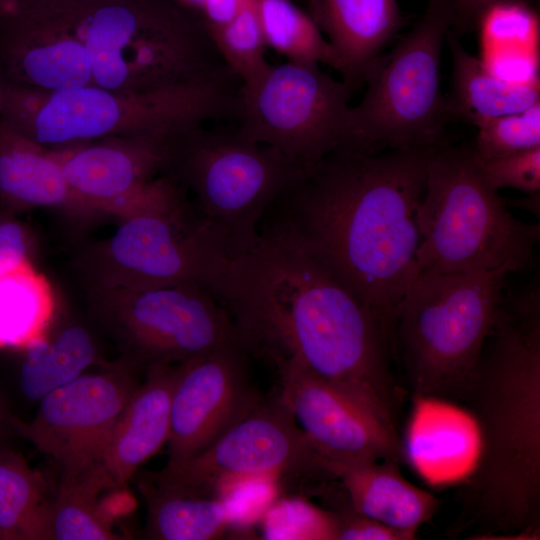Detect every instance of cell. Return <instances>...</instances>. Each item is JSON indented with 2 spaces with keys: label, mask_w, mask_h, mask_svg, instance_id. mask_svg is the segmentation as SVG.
<instances>
[{
  "label": "cell",
  "mask_w": 540,
  "mask_h": 540,
  "mask_svg": "<svg viewBox=\"0 0 540 540\" xmlns=\"http://www.w3.org/2000/svg\"><path fill=\"white\" fill-rule=\"evenodd\" d=\"M217 294L252 355L296 359L399 431L407 391L389 333L299 244L261 229L228 260Z\"/></svg>",
  "instance_id": "1"
},
{
  "label": "cell",
  "mask_w": 540,
  "mask_h": 540,
  "mask_svg": "<svg viewBox=\"0 0 540 540\" xmlns=\"http://www.w3.org/2000/svg\"><path fill=\"white\" fill-rule=\"evenodd\" d=\"M434 149H335L274 200L259 228L304 248L378 318L391 340L396 309L415 278L417 212Z\"/></svg>",
  "instance_id": "2"
},
{
  "label": "cell",
  "mask_w": 540,
  "mask_h": 540,
  "mask_svg": "<svg viewBox=\"0 0 540 540\" xmlns=\"http://www.w3.org/2000/svg\"><path fill=\"white\" fill-rule=\"evenodd\" d=\"M480 434L456 535L535 536L540 527V284L504 295L460 400Z\"/></svg>",
  "instance_id": "3"
},
{
  "label": "cell",
  "mask_w": 540,
  "mask_h": 540,
  "mask_svg": "<svg viewBox=\"0 0 540 540\" xmlns=\"http://www.w3.org/2000/svg\"><path fill=\"white\" fill-rule=\"evenodd\" d=\"M76 88L148 92L226 77L203 18L184 0H21Z\"/></svg>",
  "instance_id": "4"
},
{
  "label": "cell",
  "mask_w": 540,
  "mask_h": 540,
  "mask_svg": "<svg viewBox=\"0 0 540 540\" xmlns=\"http://www.w3.org/2000/svg\"><path fill=\"white\" fill-rule=\"evenodd\" d=\"M234 75L130 92L83 86L44 91L0 79V119L49 148L113 137L174 139L211 120L235 117Z\"/></svg>",
  "instance_id": "5"
},
{
  "label": "cell",
  "mask_w": 540,
  "mask_h": 540,
  "mask_svg": "<svg viewBox=\"0 0 540 540\" xmlns=\"http://www.w3.org/2000/svg\"><path fill=\"white\" fill-rule=\"evenodd\" d=\"M417 225L415 277L501 267L527 271L540 240L539 224L512 215L465 143L444 141L430 154Z\"/></svg>",
  "instance_id": "6"
},
{
  "label": "cell",
  "mask_w": 540,
  "mask_h": 540,
  "mask_svg": "<svg viewBox=\"0 0 540 540\" xmlns=\"http://www.w3.org/2000/svg\"><path fill=\"white\" fill-rule=\"evenodd\" d=\"M509 267L423 274L395 313L394 358L414 397L460 402L504 298Z\"/></svg>",
  "instance_id": "7"
},
{
  "label": "cell",
  "mask_w": 540,
  "mask_h": 540,
  "mask_svg": "<svg viewBox=\"0 0 540 540\" xmlns=\"http://www.w3.org/2000/svg\"><path fill=\"white\" fill-rule=\"evenodd\" d=\"M451 21L449 0H430L411 31L376 59L365 76L362 100L349 108L336 149L426 151L444 142L450 114L440 64Z\"/></svg>",
  "instance_id": "8"
},
{
  "label": "cell",
  "mask_w": 540,
  "mask_h": 540,
  "mask_svg": "<svg viewBox=\"0 0 540 540\" xmlns=\"http://www.w3.org/2000/svg\"><path fill=\"white\" fill-rule=\"evenodd\" d=\"M302 172L278 150L244 138L236 127L204 125L174 139L168 170L232 256L256 245L266 211Z\"/></svg>",
  "instance_id": "9"
},
{
  "label": "cell",
  "mask_w": 540,
  "mask_h": 540,
  "mask_svg": "<svg viewBox=\"0 0 540 540\" xmlns=\"http://www.w3.org/2000/svg\"><path fill=\"white\" fill-rule=\"evenodd\" d=\"M232 253L187 193L118 221L76 256L85 286L198 283L213 289Z\"/></svg>",
  "instance_id": "10"
},
{
  "label": "cell",
  "mask_w": 540,
  "mask_h": 540,
  "mask_svg": "<svg viewBox=\"0 0 540 540\" xmlns=\"http://www.w3.org/2000/svg\"><path fill=\"white\" fill-rule=\"evenodd\" d=\"M86 289L99 320L138 366L180 364L227 346H245L229 311L205 285Z\"/></svg>",
  "instance_id": "11"
},
{
  "label": "cell",
  "mask_w": 540,
  "mask_h": 540,
  "mask_svg": "<svg viewBox=\"0 0 540 540\" xmlns=\"http://www.w3.org/2000/svg\"><path fill=\"white\" fill-rule=\"evenodd\" d=\"M351 95L316 64L271 65L252 87L240 89L235 118L246 139L278 150L305 171L341 143Z\"/></svg>",
  "instance_id": "12"
},
{
  "label": "cell",
  "mask_w": 540,
  "mask_h": 540,
  "mask_svg": "<svg viewBox=\"0 0 540 540\" xmlns=\"http://www.w3.org/2000/svg\"><path fill=\"white\" fill-rule=\"evenodd\" d=\"M329 463L311 445L279 394L262 400L196 457L149 473L144 480L168 493L218 498L228 485L241 479H279L293 472L334 478Z\"/></svg>",
  "instance_id": "13"
},
{
  "label": "cell",
  "mask_w": 540,
  "mask_h": 540,
  "mask_svg": "<svg viewBox=\"0 0 540 540\" xmlns=\"http://www.w3.org/2000/svg\"><path fill=\"white\" fill-rule=\"evenodd\" d=\"M137 366L125 356L99 372L81 374L40 399L32 420L15 418V432L56 462L62 480L91 473L139 385Z\"/></svg>",
  "instance_id": "14"
},
{
  "label": "cell",
  "mask_w": 540,
  "mask_h": 540,
  "mask_svg": "<svg viewBox=\"0 0 540 540\" xmlns=\"http://www.w3.org/2000/svg\"><path fill=\"white\" fill-rule=\"evenodd\" d=\"M174 139L113 137L53 149L74 194L96 220L119 221L183 193L168 173Z\"/></svg>",
  "instance_id": "15"
},
{
  "label": "cell",
  "mask_w": 540,
  "mask_h": 540,
  "mask_svg": "<svg viewBox=\"0 0 540 540\" xmlns=\"http://www.w3.org/2000/svg\"><path fill=\"white\" fill-rule=\"evenodd\" d=\"M250 355L236 344L181 363L164 467L179 466L205 451L262 401L251 381Z\"/></svg>",
  "instance_id": "16"
},
{
  "label": "cell",
  "mask_w": 540,
  "mask_h": 540,
  "mask_svg": "<svg viewBox=\"0 0 540 540\" xmlns=\"http://www.w3.org/2000/svg\"><path fill=\"white\" fill-rule=\"evenodd\" d=\"M274 363L281 376L282 399L322 457L330 463L401 462L399 432L375 413L294 358Z\"/></svg>",
  "instance_id": "17"
},
{
  "label": "cell",
  "mask_w": 540,
  "mask_h": 540,
  "mask_svg": "<svg viewBox=\"0 0 540 540\" xmlns=\"http://www.w3.org/2000/svg\"><path fill=\"white\" fill-rule=\"evenodd\" d=\"M122 411L93 471L106 490H122L137 470L167 442L172 395L180 364L147 368Z\"/></svg>",
  "instance_id": "18"
},
{
  "label": "cell",
  "mask_w": 540,
  "mask_h": 540,
  "mask_svg": "<svg viewBox=\"0 0 540 540\" xmlns=\"http://www.w3.org/2000/svg\"><path fill=\"white\" fill-rule=\"evenodd\" d=\"M38 208L60 212L76 225L96 220L68 184L55 149L0 119V209L19 215Z\"/></svg>",
  "instance_id": "19"
},
{
  "label": "cell",
  "mask_w": 540,
  "mask_h": 540,
  "mask_svg": "<svg viewBox=\"0 0 540 540\" xmlns=\"http://www.w3.org/2000/svg\"><path fill=\"white\" fill-rule=\"evenodd\" d=\"M308 14L332 47L352 93L401 24L396 0H307Z\"/></svg>",
  "instance_id": "20"
},
{
  "label": "cell",
  "mask_w": 540,
  "mask_h": 540,
  "mask_svg": "<svg viewBox=\"0 0 540 540\" xmlns=\"http://www.w3.org/2000/svg\"><path fill=\"white\" fill-rule=\"evenodd\" d=\"M349 505L358 513L417 535L438 511L441 500L408 482L390 461L330 463Z\"/></svg>",
  "instance_id": "21"
},
{
  "label": "cell",
  "mask_w": 540,
  "mask_h": 540,
  "mask_svg": "<svg viewBox=\"0 0 540 540\" xmlns=\"http://www.w3.org/2000/svg\"><path fill=\"white\" fill-rule=\"evenodd\" d=\"M452 56V91L447 99L450 117L477 128L484 123L540 103L538 77L510 81L492 73L470 54L451 30L446 39Z\"/></svg>",
  "instance_id": "22"
},
{
  "label": "cell",
  "mask_w": 540,
  "mask_h": 540,
  "mask_svg": "<svg viewBox=\"0 0 540 540\" xmlns=\"http://www.w3.org/2000/svg\"><path fill=\"white\" fill-rule=\"evenodd\" d=\"M60 310V309H59ZM92 330L58 311L45 335L24 349L19 384L24 396L40 401L92 365H106Z\"/></svg>",
  "instance_id": "23"
},
{
  "label": "cell",
  "mask_w": 540,
  "mask_h": 540,
  "mask_svg": "<svg viewBox=\"0 0 540 540\" xmlns=\"http://www.w3.org/2000/svg\"><path fill=\"white\" fill-rule=\"evenodd\" d=\"M58 311L54 288L34 263L0 277V348L24 350L40 340Z\"/></svg>",
  "instance_id": "24"
},
{
  "label": "cell",
  "mask_w": 540,
  "mask_h": 540,
  "mask_svg": "<svg viewBox=\"0 0 540 540\" xmlns=\"http://www.w3.org/2000/svg\"><path fill=\"white\" fill-rule=\"evenodd\" d=\"M140 488L147 502L146 536L154 540H213L233 523L222 499L158 490L146 480Z\"/></svg>",
  "instance_id": "25"
},
{
  "label": "cell",
  "mask_w": 540,
  "mask_h": 540,
  "mask_svg": "<svg viewBox=\"0 0 540 540\" xmlns=\"http://www.w3.org/2000/svg\"><path fill=\"white\" fill-rule=\"evenodd\" d=\"M50 498L40 474L0 441V532L4 540H48Z\"/></svg>",
  "instance_id": "26"
},
{
  "label": "cell",
  "mask_w": 540,
  "mask_h": 540,
  "mask_svg": "<svg viewBox=\"0 0 540 540\" xmlns=\"http://www.w3.org/2000/svg\"><path fill=\"white\" fill-rule=\"evenodd\" d=\"M104 487L92 475L60 480L50 500L48 540H117L115 515L99 499Z\"/></svg>",
  "instance_id": "27"
},
{
  "label": "cell",
  "mask_w": 540,
  "mask_h": 540,
  "mask_svg": "<svg viewBox=\"0 0 540 540\" xmlns=\"http://www.w3.org/2000/svg\"><path fill=\"white\" fill-rule=\"evenodd\" d=\"M267 47L287 61L327 64L337 69L335 53L311 16L291 0H253Z\"/></svg>",
  "instance_id": "28"
},
{
  "label": "cell",
  "mask_w": 540,
  "mask_h": 540,
  "mask_svg": "<svg viewBox=\"0 0 540 540\" xmlns=\"http://www.w3.org/2000/svg\"><path fill=\"white\" fill-rule=\"evenodd\" d=\"M206 27L241 88L254 86L267 73L271 64L265 57L267 45L253 1L243 4L226 22Z\"/></svg>",
  "instance_id": "29"
},
{
  "label": "cell",
  "mask_w": 540,
  "mask_h": 540,
  "mask_svg": "<svg viewBox=\"0 0 540 540\" xmlns=\"http://www.w3.org/2000/svg\"><path fill=\"white\" fill-rule=\"evenodd\" d=\"M260 529L266 540H338L339 521L303 498H280L262 512Z\"/></svg>",
  "instance_id": "30"
},
{
  "label": "cell",
  "mask_w": 540,
  "mask_h": 540,
  "mask_svg": "<svg viewBox=\"0 0 540 540\" xmlns=\"http://www.w3.org/2000/svg\"><path fill=\"white\" fill-rule=\"evenodd\" d=\"M471 145L480 160L540 147V103L484 123Z\"/></svg>",
  "instance_id": "31"
},
{
  "label": "cell",
  "mask_w": 540,
  "mask_h": 540,
  "mask_svg": "<svg viewBox=\"0 0 540 540\" xmlns=\"http://www.w3.org/2000/svg\"><path fill=\"white\" fill-rule=\"evenodd\" d=\"M477 160L485 179L494 189L513 188L528 195L540 193V147Z\"/></svg>",
  "instance_id": "32"
},
{
  "label": "cell",
  "mask_w": 540,
  "mask_h": 540,
  "mask_svg": "<svg viewBox=\"0 0 540 540\" xmlns=\"http://www.w3.org/2000/svg\"><path fill=\"white\" fill-rule=\"evenodd\" d=\"M36 240L18 215L0 209V277L26 263H34Z\"/></svg>",
  "instance_id": "33"
},
{
  "label": "cell",
  "mask_w": 540,
  "mask_h": 540,
  "mask_svg": "<svg viewBox=\"0 0 540 540\" xmlns=\"http://www.w3.org/2000/svg\"><path fill=\"white\" fill-rule=\"evenodd\" d=\"M339 521L338 540H414L416 534L390 527L356 512L351 506L334 511Z\"/></svg>",
  "instance_id": "34"
},
{
  "label": "cell",
  "mask_w": 540,
  "mask_h": 540,
  "mask_svg": "<svg viewBox=\"0 0 540 540\" xmlns=\"http://www.w3.org/2000/svg\"><path fill=\"white\" fill-rule=\"evenodd\" d=\"M522 0H449L452 13L450 30L460 37L477 26L492 6L499 3Z\"/></svg>",
  "instance_id": "35"
},
{
  "label": "cell",
  "mask_w": 540,
  "mask_h": 540,
  "mask_svg": "<svg viewBox=\"0 0 540 540\" xmlns=\"http://www.w3.org/2000/svg\"><path fill=\"white\" fill-rule=\"evenodd\" d=\"M242 4L238 0H204L206 25H218L232 18Z\"/></svg>",
  "instance_id": "36"
},
{
  "label": "cell",
  "mask_w": 540,
  "mask_h": 540,
  "mask_svg": "<svg viewBox=\"0 0 540 540\" xmlns=\"http://www.w3.org/2000/svg\"><path fill=\"white\" fill-rule=\"evenodd\" d=\"M14 419L8 412L0 394V441L4 440L8 432L15 431Z\"/></svg>",
  "instance_id": "37"
},
{
  "label": "cell",
  "mask_w": 540,
  "mask_h": 540,
  "mask_svg": "<svg viewBox=\"0 0 540 540\" xmlns=\"http://www.w3.org/2000/svg\"><path fill=\"white\" fill-rule=\"evenodd\" d=\"M539 197H540V193L529 195L528 199L526 198V199H521V200H516V201H512V200H508V201L515 202L516 203L515 206L524 208L539 217V210H540Z\"/></svg>",
  "instance_id": "38"
},
{
  "label": "cell",
  "mask_w": 540,
  "mask_h": 540,
  "mask_svg": "<svg viewBox=\"0 0 540 540\" xmlns=\"http://www.w3.org/2000/svg\"><path fill=\"white\" fill-rule=\"evenodd\" d=\"M21 0H0V20L11 14Z\"/></svg>",
  "instance_id": "39"
},
{
  "label": "cell",
  "mask_w": 540,
  "mask_h": 540,
  "mask_svg": "<svg viewBox=\"0 0 540 540\" xmlns=\"http://www.w3.org/2000/svg\"><path fill=\"white\" fill-rule=\"evenodd\" d=\"M242 5L253 0H238Z\"/></svg>",
  "instance_id": "40"
},
{
  "label": "cell",
  "mask_w": 540,
  "mask_h": 540,
  "mask_svg": "<svg viewBox=\"0 0 540 540\" xmlns=\"http://www.w3.org/2000/svg\"><path fill=\"white\" fill-rule=\"evenodd\" d=\"M0 540H4L1 532H0Z\"/></svg>",
  "instance_id": "41"
}]
</instances>
